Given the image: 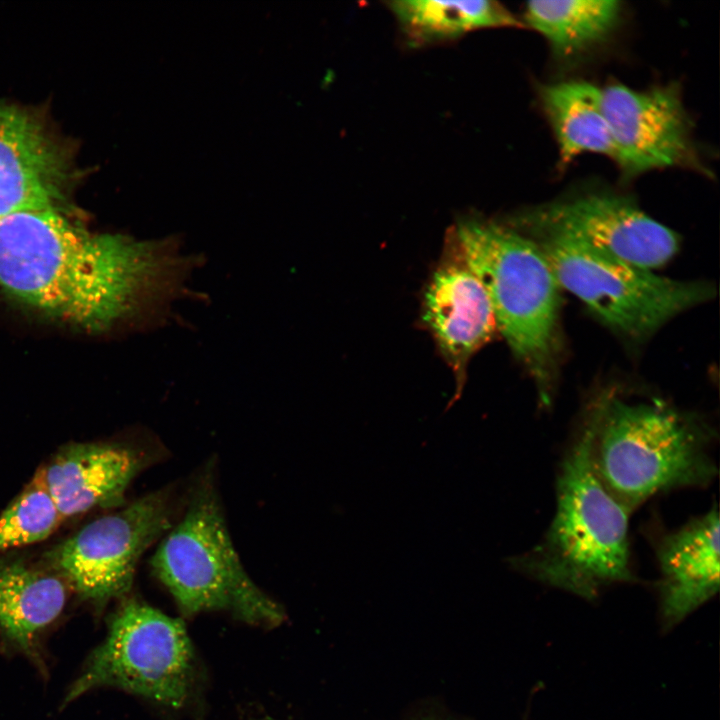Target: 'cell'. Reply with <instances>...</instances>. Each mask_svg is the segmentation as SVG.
I'll use <instances>...</instances> for the list:
<instances>
[{
	"label": "cell",
	"instance_id": "cell-1",
	"mask_svg": "<svg viewBox=\"0 0 720 720\" xmlns=\"http://www.w3.org/2000/svg\"><path fill=\"white\" fill-rule=\"evenodd\" d=\"M199 263L176 238L91 233L59 209L0 219V288L88 330L125 322L160 326Z\"/></svg>",
	"mask_w": 720,
	"mask_h": 720
},
{
	"label": "cell",
	"instance_id": "cell-2",
	"mask_svg": "<svg viewBox=\"0 0 720 720\" xmlns=\"http://www.w3.org/2000/svg\"><path fill=\"white\" fill-rule=\"evenodd\" d=\"M586 424L594 472L630 512L661 492L705 486L717 474L712 430L662 401L605 397Z\"/></svg>",
	"mask_w": 720,
	"mask_h": 720
},
{
	"label": "cell",
	"instance_id": "cell-3",
	"mask_svg": "<svg viewBox=\"0 0 720 720\" xmlns=\"http://www.w3.org/2000/svg\"><path fill=\"white\" fill-rule=\"evenodd\" d=\"M629 514L594 472L585 422L561 462L556 508L545 535L508 562L544 584L593 600L611 584L635 580Z\"/></svg>",
	"mask_w": 720,
	"mask_h": 720
},
{
	"label": "cell",
	"instance_id": "cell-4",
	"mask_svg": "<svg viewBox=\"0 0 720 720\" xmlns=\"http://www.w3.org/2000/svg\"><path fill=\"white\" fill-rule=\"evenodd\" d=\"M451 233L488 294L498 331L547 404L559 346L560 286L546 256L515 227L478 216L458 220Z\"/></svg>",
	"mask_w": 720,
	"mask_h": 720
},
{
	"label": "cell",
	"instance_id": "cell-5",
	"mask_svg": "<svg viewBox=\"0 0 720 720\" xmlns=\"http://www.w3.org/2000/svg\"><path fill=\"white\" fill-rule=\"evenodd\" d=\"M164 536L150 564L183 616L225 611L257 626L283 622V608L241 564L210 475L197 482L181 518Z\"/></svg>",
	"mask_w": 720,
	"mask_h": 720
},
{
	"label": "cell",
	"instance_id": "cell-6",
	"mask_svg": "<svg viewBox=\"0 0 720 720\" xmlns=\"http://www.w3.org/2000/svg\"><path fill=\"white\" fill-rule=\"evenodd\" d=\"M526 235L543 251L560 287L610 328L632 339L649 336L713 296L707 283L656 275L565 234L529 231Z\"/></svg>",
	"mask_w": 720,
	"mask_h": 720
},
{
	"label": "cell",
	"instance_id": "cell-7",
	"mask_svg": "<svg viewBox=\"0 0 720 720\" xmlns=\"http://www.w3.org/2000/svg\"><path fill=\"white\" fill-rule=\"evenodd\" d=\"M197 678L194 649L183 622L136 600L113 614L103 643L89 656L65 704L94 688L112 687L178 709Z\"/></svg>",
	"mask_w": 720,
	"mask_h": 720
},
{
	"label": "cell",
	"instance_id": "cell-8",
	"mask_svg": "<svg viewBox=\"0 0 720 720\" xmlns=\"http://www.w3.org/2000/svg\"><path fill=\"white\" fill-rule=\"evenodd\" d=\"M172 488L149 493L87 523L47 554L69 589L94 604L125 596L142 554L173 525Z\"/></svg>",
	"mask_w": 720,
	"mask_h": 720
},
{
	"label": "cell",
	"instance_id": "cell-9",
	"mask_svg": "<svg viewBox=\"0 0 720 720\" xmlns=\"http://www.w3.org/2000/svg\"><path fill=\"white\" fill-rule=\"evenodd\" d=\"M522 232L565 234L638 267L653 270L679 249L678 236L631 200L608 193H588L559 200L522 215Z\"/></svg>",
	"mask_w": 720,
	"mask_h": 720
},
{
	"label": "cell",
	"instance_id": "cell-10",
	"mask_svg": "<svg viewBox=\"0 0 720 720\" xmlns=\"http://www.w3.org/2000/svg\"><path fill=\"white\" fill-rule=\"evenodd\" d=\"M601 103L625 178L668 167L700 168L688 115L674 85L600 88Z\"/></svg>",
	"mask_w": 720,
	"mask_h": 720
},
{
	"label": "cell",
	"instance_id": "cell-11",
	"mask_svg": "<svg viewBox=\"0 0 720 720\" xmlns=\"http://www.w3.org/2000/svg\"><path fill=\"white\" fill-rule=\"evenodd\" d=\"M422 321L456 379L450 407L462 393L470 359L498 331L488 294L451 231L423 295Z\"/></svg>",
	"mask_w": 720,
	"mask_h": 720
},
{
	"label": "cell",
	"instance_id": "cell-12",
	"mask_svg": "<svg viewBox=\"0 0 720 720\" xmlns=\"http://www.w3.org/2000/svg\"><path fill=\"white\" fill-rule=\"evenodd\" d=\"M65 178L62 153L40 123L22 110L0 105V219L58 209Z\"/></svg>",
	"mask_w": 720,
	"mask_h": 720
},
{
	"label": "cell",
	"instance_id": "cell-13",
	"mask_svg": "<svg viewBox=\"0 0 720 720\" xmlns=\"http://www.w3.org/2000/svg\"><path fill=\"white\" fill-rule=\"evenodd\" d=\"M144 454L119 443L81 442L61 448L42 466L47 488L64 519L93 508H114L145 467Z\"/></svg>",
	"mask_w": 720,
	"mask_h": 720
},
{
	"label": "cell",
	"instance_id": "cell-14",
	"mask_svg": "<svg viewBox=\"0 0 720 720\" xmlns=\"http://www.w3.org/2000/svg\"><path fill=\"white\" fill-rule=\"evenodd\" d=\"M719 530L714 505L659 542L660 613L665 628L680 623L719 591Z\"/></svg>",
	"mask_w": 720,
	"mask_h": 720
},
{
	"label": "cell",
	"instance_id": "cell-15",
	"mask_svg": "<svg viewBox=\"0 0 720 720\" xmlns=\"http://www.w3.org/2000/svg\"><path fill=\"white\" fill-rule=\"evenodd\" d=\"M69 587L51 568L0 554V636L32 655L40 635L62 613Z\"/></svg>",
	"mask_w": 720,
	"mask_h": 720
},
{
	"label": "cell",
	"instance_id": "cell-16",
	"mask_svg": "<svg viewBox=\"0 0 720 720\" xmlns=\"http://www.w3.org/2000/svg\"><path fill=\"white\" fill-rule=\"evenodd\" d=\"M540 99L557 140L561 163L568 164L583 153L614 160V143L600 88L584 81L559 82L544 85Z\"/></svg>",
	"mask_w": 720,
	"mask_h": 720
},
{
	"label": "cell",
	"instance_id": "cell-17",
	"mask_svg": "<svg viewBox=\"0 0 720 720\" xmlns=\"http://www.w3.org/2000/svg\"><path fill=\"white\" fill-rule=\"evenodd\" d=\"M411 46L457 39L484 28L523 27L496 1L401 0L387 2Z\"/></svg>",
	"mask_w": 720,
	"mask_h": 720
},
{
	"label": "cell",
	"instance_id": "cell-18",
	"mask_svg": "<svg viewBox=\"0 0 720 720\" xmlns=\"http://www.w3.org/2000/svg\"><path fill=\"white\" fill-rule=\"evenodd\" d=\"M617 0L531 1L524 22L540 33L554 55L569 59L605 40L621 15Z\"/></svg>",
	"mask_w": 720,
	"mask_h": 720
},
{
	"label": "cell",
	"instance_id": "cell-19",
	"mask_svg": "<svg viewBox=\"0 0 720 720\" xmlns=\"http://www.w3.org/2000/svg\"><path fill=\"white\" fill-rule=\"evenodd\" d=\"M63 520L40 467L0 515V554L47 539Z\"/></svg>",
	"mask_w": 720,
	"mask_h": 720
},
{
	"label": "cell",
	"instance_id": "cell-20",
	"mask_svg": "<svg viewBox=\"0 0 720 720\" xmlns=\"http://www.w3.org/2000/svg\"><path fill=\"white\" fill-rule=\"evenodd\" d=\"M245 720H280V719H276V718H273V717L267 716V715H261V716L250 717Z\"/></svg>",
	"mask_w": 720,
	"mask_h": 720
}]
</instances>
